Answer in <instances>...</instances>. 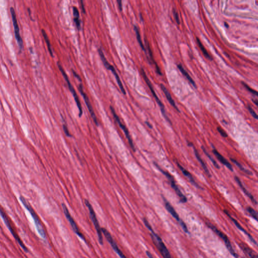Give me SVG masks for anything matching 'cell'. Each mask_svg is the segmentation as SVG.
Wrapping results in <instances>:
<instances>
[{
  "instance_id": "6da1fadb",
  "label": "cell",
  "mask_w": 258,
  "mask_h": 258,
  "mask_svg": "<svg viewBox=\"0 0 258 258\" xmlns=\"http://www.w3.org/2000/svg\"><path fill=\"white\" fill-rule=\"evenodd\" d=\"M143 222L146 227L151 232V236L152 239L153 241L155 244V245L157 246V248L159 250V252H161L162 256L164 258H172L170 254V252L168 251L166 246L165 245L164 242L162 241V240L161 239V237L154 232V231L153 230L152 227L149 223L147 219L144 218Z\"/></svg>"
},
{
  "instance_id": "7a4b0ae2",
  "label": "cell",
  "mask_w": 258,
  "mask_h": 258,
  "mask_svg": "<svg viewBox=\"0 0 258 258\" xmlns=\"http://www.w3.org/2000/svg\"><path fill=\"white\" fill-rule=\"evenodd\" d=\"M19 199L22 204L23 205L25 208L29 212L30 214L32 217L33 219L34 220L37 231L38 233H39V236L42 239H46V235L45 231H44V228L42 226V225L41 220L39 218V217L38 216L37 214V213L35 212L34 209L33 208L32 205L30 204L28 201L23 196H21L20 197Z\"/></svg>"
},
{
  "instance_id": "3957f363",
  "label": "cell",
  "mask_w": 258,
  "mask_h": 258,
  "mask_svg": "<svg viewBox=\"0 0 258 258\" xmlns=\"http://www.w3.org/2000/svg\"><path fill=\"white\" fill-rule=\"evenodd\" d=\"M0 215L3 218L4 222H5L9 230L13 237H14V239L18 242L19 245L20 246L23 250L24 251V252L28 253V250L27 248L25 246L21 239L20 238L18 235L17 234V232L15 230L14 227H13V226H12L10 219H9V218L8 215L6 214V213L5 212V211L4 210V209L2 207L1 205H0Z\"/></svg>"
},
{
  "instance_id": "277c9868",
  "label": "cell",
  "mask_w": 258,
  "mask_h": 258,
  "mask_svg": "<svg viewBox=\"0 0 258 258\" xmlns=\"http://www.w3.org/2000/svg\"><path fill=\"white\" fill-rule=\"evenodd\" d=\"M85 205H86V207L88 209L90 218H91V219H92L93 223L94 224L95 230L97 231V233L98 238V241H99V244H101V245H103V236H102V228H101V226H100V224H99V222L98 221L97 215H96V214H95V211H94V209L93 208L91 204L90 203V202H89L88 200L86 199L85 200Z\"/></svg>"
},
{
  "instance_id": "5b68a950",
  "label": "cell",
  "mask_w": 258,
  "mask_h": 258,
  "mask_svg": "<svg viewBox=\"0 0 258 258\" xmlns=\"http://www.w3.org/2000/svg\"><path fill=\"white\" fill-rule=\"evenodd\" d=\"M57 64L59 70H60V71L61 72L62 74L63 75V77H64V78L65 79L67 83L68 84L70 91L71 92L72 94H73V97H74V98L75 101L76 103V104H77V107L78 108L79 116L80 117H81L82 115H83V110H82L81 102H80V100L79 99V97H78L77 93L76 92L75 89L73 87V86H72V84L71 83L69 79L68 78V76H67L66 73L65 71L63 69V67L59 63H57Z\"/></svg>"
},
{
  "instance_id": "8992f818",
  "label": "cell",
  "mask_w": 258,
  "mask_h": 258,
  "mask_svg": "<svg viewBox=\"0 0 258 258\" xmlns=\"http://www.w3.org/2000/svg\"><path fill=\"white\" fill-rule=\"evenodd\" d=\"M206 224H207L209 228H211V230H212L218 236H219V237H221V239L223 240L226 248H227L231 254L232 255L233 257L237 258L238 257V255L232 248L231 241H230V240H229L226 235L225 233H223V232H222L221 231L218 230L216 227H215V226H213V224H211L210 222H207Z\"/></svg>"
},
{
  "instance_id": "52a82bcc",
  "label": "cell",
  "mask_w": 258,
  "mask_h": 258,
  "mask_svg": "<svg viewBox=\"0 0 258 258\" xmlns=\"http://www.w3.org/2000/svg\"><path fill=\"white\" fill-rule=\"evenodd\" d=\"M98 51L99 56L101 57V59H102V62L104 67L107 68V69L111 71L112 72V73H113V74L115 75V78L116 79L117 81V84H118V85H119L120 89H121V92H122L123 94L126 95V91L125 90V88H124V86H123L122 82L121 80L120 79V77H119V76L117 74V72L116 70L115 69V68H114L112 65H111L110 63H108V62L107 61V60L106 59V57L104 56V54H103V52L102 51V49H101V48H98Z\"/></svg>"
},
{
  "instance_id": "ba28073f",
  "label": "cell",
  "mask_w": 258,
  "mask_h": 258,
  "mask_svg": "<svg viewBox=\"0 0 258 258\" xmlns=\"http://www.w3.org/2000/svg\"><path fill=\"white\" fill-rule=\"evenodd\" d=\"M141 71V74H142V76L143 77L144 79L145 82H146V84H147L149 88L150 89V91H151V93H152V94L153 95V97L155 98L157 103L159 105V107L161 108V111L162 113V115H163L164 117L166 118V120L167 121H168V122L171 123L170 120L168 119V117H167L166 115V111H165V107H164V104L159 99V98L158 97L157 95H156L155 91H154L152 84L151 82H150V80L148 78L147 76L146 75L145 71H144V70L143 68H142Z\"/></svg>"
},
{
  "instance_id": "9c48e42d",
  "label": "cell",
  "mask_w": 258,
  "mask_h": 258,
  "mask_svg": "<svg viewBox=\"0 0 258 258\" xmlns=\"http://www.w3.org/2000/svg\"><path fill=\"white\" fill-rule=\"evenodd\" d=\"M62 208H63V212H64V214L65 215L67 219H68V221L69 222L71 226L72 227V229L73 231H74L75 233L79 236L82 240H84V241H86L85 240V236H84V235L81 233V231H80L79 228L78 226H77V224L75 221L74 219H73L72 216L70 213L69 211L68 210V208L67 207L66 205L65 204H62Z\"/></svg>"
},
{
  "instance_id": "30bf717a",
  "label": "cell",
  "mask_w": 258,
  "mask_h": 258,
  "mask_svg": "<svg viewBox=\"0 0 258 258\" xmlns=\"http://www.w3.org/2000/svg\"><path fill=\"white\" fill-rule=\"evenodd\" d=\"M102 234L104 235V236L109 242V244L111 245V246L112 247L114 251L118 255L119 257L121 258H127L126 256L124 254V253L120 250L116 242L115 241V240H113L112 236L108 231V230L103 227V228H102Z\"/></svg>"
},
{
  "instance_id": "8fae6325",
  "label": "cell",
  "mask_w": 258,
  "mask_h": 258,
  "mask_svg": "<svg viewBox=\"0 0 258 258\" xmlns=\"http://www.w3.org/2000/svg\"><path fill=\"white\" fill-rule=\"evenodd\" d=\"M110 109H111V112H112V115H113V117H114L115 120L116 121L117 124H119L120 128H121V129L123 130V131H124V133H125V134L126 137L127 139H128L129 144L130 145L131 148L133 149V151L135 152V151H136L135 147L134 145V144H133V140H132V138L131 137L130 134V133H129L128 129H127V128L125 125H124L123 123H122L120 118H119V116H117L113 107H112V106H110Z\"/></svg>"
},
{
  "instance_id": "7c38bea8",
  "label": "cell",
  "mask_w": 258,
  "mask_h": 258,
  "mask_svg": "<svg viewBox=\"0 0 258 258\" xmlns=\"http://www.w3.org/2000/svg\"><path fill=\"white\" fill-rule=\"evenodd\" d=\"M10 13L11 16H12V22H13V26L14 28L15 38H16V41L19 46L20 48L22 49L23 47V42L20 34L19 27L18 23L17 22V18H16V13L13 7L10 8Z\"/></svg>"
},
{
  "instance_id": "4fadbf2b",
  "label": "cell",
  "mask_w": 258,
  "mask_h": 258,
  "mask_svg": "<svg viewBox=\"0 0 258 258\" xmlns=\"http://www.w3.org/2000/svg\"><path fill=\"white\" fill-rule=\"evenodd\" d=\"M164 200V205H165V207L167 210L168 211V212L170 213L171 215H172V216L175 218L178 222H179L180 225L181 226V227L183 228L185 232L186 233H189V231H188V227H186L185 223H184L181 219H180V217H179V214H177L176 211L175 210V209L173 208V207L171 206V205L167 201L166 199L163 198Z\"/></svg>"
},
{
  "instance_id": "5bb4252c",
  "label": "cell",
  "mask_w": 258,
  "mask_h": 258,
  "mask_svg": "<svg viewBox=\"0 0 258 258\" xmlns=\"http://www.w3.org/2000/svg\"><path fill=\"white\" fill-rule=\"evenodd\" d=\"M78 89L80 92L82 97H83L84 99L86 106H87V107L88 109L89 112H90V115H91V116H92L93 121H94V123H95V124H96L97 126H98L97 119L95 112H94L93 109L91 102H90V101H89V99L86 93L84 91L83 87V86H82L81 84H80L79 85Z\"/></svg>"
},
{
  "instance_id": "9a60e30c",
  "label": "cell",
  "mask_w": 258,
  "mask_h": 258,
  "mask_svg": "<svg viewBox=\"0 0 258 258\" xmlns=\"http://www.w3.org/2000/svg\"><path fill=\"white\" fill-rule=\"evenodd\" d=\"M165 176L170 181V182H171V188L174 190L175 192L176 193V194L178 196L181 202H182L183 203H186L187 202L186 197L183 194V193L181 192V191L180 190L179 187L176 185V183L175 182V180H174L173 176H172V175H171L169 172H168V173L166 174Z\"/></svg>"
},
{
  "instance_id": "2e32d148",
  "label": "cell",
  "mask_w": 258,
  "mask_h": 258,
  "mask_svg": "<svg viewBox=\"0 0 258 258\" xmlns=\"http://www.w3.org/2000/svg\"><path fill=\"white\" fill-rule=\"evenodd\" d=\"M176 165H177V166L179 167V169L181 171V172H182V173L184 174V176H186V177L188 178V180H189V181H190V183H191L193 186H196V188L201 189L200 186H199L198 184H197V183L195 181L194 179V177H193L192 175H191V173L190 172H189L187 170L185 169V168L183 167V166H181V164L178 162L176 161Z\"/></svg>"
},
{
  "instance_id": "e0dca14e",
  "label": "cell",
  "mask_w": 258,
  "mask_h": 258,
  "mask_svg": "<svg viewBox=\"0 0 258 258\" xmlns=\"http://www.w3.org/2000/svg\"><path fill=\"white\" fill-rule=\"evenodd\" d=\"M212 151L213 154L215 155L218 160L221 162L222 164L226 166L227 168H228V170H230L231 171H233V168L232 167V165L229 162V161L226 158H225L216 149L214 148L213 149Z\"/></svg>"
},
{
  "instance_id": "ac0fdd59",
  "label": "cell",
  "mask_w": 258,
  "mask_h": 258,
  "mask_svg": "<svg viewBox=\"0 0 258 258\" xmlns=\"http://www.w3.org/2000/svg\"><path fill=\"white\" fill-rule=\"evenodd\" d=\"M224 212L226 214L227 216H228L229 217H230V219L231 220V221H233V223H235V225L237 227V228H239V230H241V231H242V232H244V233H245L246 235H247L248 236V237H249V239L250 240L253 242V243H254L255 245H257V243L256 241L254 239H253V237H252L251 236L249 233H248L246 231L245 229H244L243 227H242V226H241L240 225V223L237 221L235 219V218H233V217L231 216V215H230V213H228V211H227V210H224Z\"/></svg>"
},
{
  "instance_id": "d6986e66",
  "label": "cell",
  "mask_w": 258,
  "mask_h": 258,
  "mask_svg": "<svg viewBox=\"0 0 258 258\" xmlns=\"http://www.w3.org/2000/svg\"><path fill=\"white\" fill-rule=\"evenodd\" d=\"M235 180H236V183H237V184L239 185V186H240V187H241V188L242 191H243L244 193L246 195V196H248L249 198L252 201V202H253V203L255 204V205H257V201L256 200L254 197H253V196L251 194V193H250V192H249L246 189L245 187L244 186L243 184H242V183H241V181L240 180V178H239V177H237V176H236L235 177Z\"/></svg>"
},
{
  "instance_id": "ffe728a7",
  "label": "cell",
  "mask_w": 258,
  "mask_h": 258,
  "mask_svg": "<svg viewBox=\"0 0 258 258\" xmlns=\"http://www.w3.org/2000/svg\"><path fill=\"white\" fill-rule=\"evenodd\" d=\"M160 85H161V89L163 91V92L164 93V94L166 95V97L167 99L168 100V102L171 103V105L177 112H180V110H179V108L177 107L176 104L175 103V101L172 99V97H171V95L170 92H168L166 88L165 87V86H164L163 84H161Z\"/></svg>"
},
{
  "instance_id": "44dd1931",
  "label": "cell",
  "mask_w": 258,
  "mask_h": 258,
  "mask_svg": "<svg viewBox=\"0 0 258 258\" xmlns=\"http://www.w3.org/2000/svg\"><path fill=\"white\" fill-rule=\"evenodd\" d=\"M192 147H193V148H194V153L195 154L196 157L197 158V160H198V161L199 162V163L201 164V166H202L203 169L204 170L205 172H206V174L210 177V176H211V175H210V171H209L207 167L206 166V163H205L203 160L202 159L201 156H200L199 153L198 151L196 150V149L194 147V145H193Z\"/></svg>"
},
{
  "instance_id": "7402d4cb",
  "label": "cell",
  "mask_w": 258,
  "mask_h": 258,
  "mask_svg": "<svg viewBox=\"0 0 258 258\" xmlns=\"http://www.w3.org/2000/svg\"><path fill=\"white\" fill-rule=\"evenodd\" d=\"M177 66L180 71L183 74V75L188 80V81L190 82L192 84V85L193 86H194L195 87L197 88L195 82L193 80V79L191 78L190 76L189 75L188 72H186V71L184 69L183 66L181 65V64H179V65H177Z\"/></svg>"
},
{
  "instance_id": "603a6c76",
  "label": "cell",
  "mask_w": 258,
  "mask_h": 258,
  "mask_svg": "<svg viewBox=\"0 0 258 258\" xmlns=\"http://www.w3.org/2000/svg\"><path fill=\"white\" fill-rule=\"evenodd\" d=\"M145 43H146V46H147V47L148 50L149 51V55H150L151 60H152V61L155 64V68H156V70L157 73L158 74L160 75H162L161 71L159 66H158L157 64V63L155 62V61H154V58L153 57L152 52V51H151L150 46H149V44L147 40H146V39L145 40Z\"/></svg>"
},
{
  "instance_id": "cb8c5ba5",
  "label": "cell",
  "mask_w": 258,
  "mask_h": 258,
  "mask_svg": "<svg viewBox=\"0 0 258 258\" xmlns=\"http://www.w3.org/2000/svg\"><path fill=\"white\" fill-rule=\"evenodd\" d=\"M242 250L244 251V252L248 256V257L250 258H258V256L257 255L252 251L251 249L248 248L245 246L242 245L241 246Z\"/></svg>"
},
{
  "instance_id": "d4e9b609",
  "label": "cell",
  "mask_w": 258,
  "mask_h": 258,
  "mask_svg": "<svg viewBox=\"0 0 258 258\" xmlns=\"http://www.w3.org/2000/svg\"><path fill=\"white\" fill-rule=\"evenodd\" d=\"M42 32L43 38H44V40H45V42H46L47 45V48H48V51L50 52V55L52 57H53V52H52V46H51L50 39L48 38V36H47V33L45 32V30L42 29Z\"/></svg>"
},
{
  "instance_id": "484cf974",
  "label": "cell",
  "mask_w": 258,
  "mask_h": 258,
  "mask_svg": "<svg viewBox=\"0 0 258 258\" xmlns=\"http://www.w3.org/2000/svg\"><path fill=\"white\" fill-rule=\"evenodd\" d=\"M230 159H231V161L235 165H236V166L240 168V170H241V171H242V172H245V173H246L247 175H250V176L253 175V173H252L250 171H249V170L244 168L243 166H242L239 162L237 161L236 160L233 159V158H231Z\"/></svg>"
},
{
  "instance_id": "4316f807",
  "label": "cell",
  "mask_w": 258,
  "mask_h": 258,
  "mask_svg": "<svg viewBox=\"0 0 258 258\" xmlns=\"http://www.w3.org/2000/svg\"><path fill=\"white\" fill-rule=\"evenodd\" d=\"M134 27L135 32L136 34L137 41L138 42L140 46L141 47L142 50L144 51L145 52H146V49H145V47L144 46L143 43L142 42V39H141V35H140V33L139 29L138 27L137 26H136V25H134Z\"/></svg>"
},
{
  "instance_id": "83f0119b",
  "label": "cell",
  "mask_w": 258,
  "mask_h": 258,
  "mask_svg": "<svg viewBox=\"0 0 258 258\" xmlns=\"http://www.w3.org/2000/svg\"><path fill=\"white\" fill-rule=\"evenodd\" d=\"M196 39H197V43H198V44L199 47L201 49V51H202V52H203V55H204L205 57H207V59H210V60H212V59L211 57H210V55H209L208 52L206 50V48H205L204 47L201 41L200 40L199 38L198 37H196Z\"/></svg>"
},
{
  "instance_id": "f1b7e54d",
  "label": "cell",
  "mask_w": 258,
  "mask_h": 258,
  "mask_svg": "<svg viewBox=\"0 0 258 258\" xmlns=\"http://www.w3.org/2000/svg\"><path fill=\"white\" fill-rule=\"evenodd\" d=\"M201 148H202V150L203 151L205 155L208 157L209 159H210V161H211V162H212L213 164L214 165V166L216 167V168H218V169H219L220 168V167H219V165L218 164V163H217V162L214 160L213 158L211 156V155L209 154L208 152L206 150V148L204 147L203 146H201Z\"/></svg>"
},
{
  "instance_id": "f546056e",
  "label": "cell",
  "mask_w": 258,
  "mask_h": 258,
  "mask_svg": "<svg viewBox=\"0 0 258 258\" xmlns=\"http://www.w3.org/2000/svg\"><path fill=\"white\" fill-rule=\"evenodd\" d=\"M247 210H248V212L252 216V217H253L254 219H255L256 221L258 220V214H257V212L253 208L251 207H249L247 208Z\"/></svg>"
},
{
  "instance_id": "4dcf8cb0",
  "label": "cell",
  "mask_w": 258,
  "mask_h": 258,
  "mask_svg": "<svg viewBox=\"0 0 258 258\" xmlns=\"http://www.w3.org/2000/svg\"><path fill=\"white\" fill-rule=\"evenodd\" d=\"M241 83L242 84V85L245 86V87L249 92L252 93V94H254V95H256V96H258V94L257 91H256V90H254L253 89L251 88L250 86H248V84H246L245 82H241Z\"/></svg>"
},
{
  "instance_id": "1f68e13d",
  "label": "cell",
  "mask_w": 258,
  "mask_h": 258,
  "mask_svg": "<svg viewBox=\"0 0 258 258\" xmlns=\"http://www.w3.org/2000/svg\"><path fill=\"white\" fill-rule=\"evenodd\" d=\"M217 130L218 132H219V134L221 135L222 137H224V138L228 137V135L227 134L226 132H225V131L222 128H221L220 127H218L217 128Z\"/></svg>"
},
{
  "instance_id": "d6a6232c",
  "label": "cell",
  "mask_w": 258,
  "mask_h": 258,
  "mask_svg": "<svg viewBox=\"0 0 258 258\" xmlns=\"http://www.w3.org/2000/svg\"><path fill=\"white\" fill-rule=\"evenodd\" d=\"M248 108L249 112H250L251 114V115L253 116V117L257 120V119H258V116L256 112H255V111L253 110L251 106H248Z\"/></svg>"
},
{
  "instance_id": "836d02e7",
  "label": "cell",
  "mask_w": 258,
  "mask_h": 258,
  "mask_svg": "<svg viewBox=\"0 0 258 258\" xmlns=\"http://www.w3.org/2000/svg\"><path fill=\"white\" fill-rule=\"evenodd\" d=\"M74 21L76 25L77 26V28L79 30L81 28V22L80 20L79 17H74Z\"/></svg>"
},
{
  "instance_id": "e575fe53",
  "label": "cell",
  "mask_w": 258,
  "mask_h": 258,
  "mask_svg": "<svg viewBox=\"0 0 258 258\" xmlns=\"http://www.w3.org/2000/svg\"><path fill=\"white\" fill-rule=\"evenodd\" d=\"M173 15H174V17H175V19L176 20V23H177L178 24H180V18H179V14H178V13L176 12V10L175 9H173Z\"/></svg>"
},
{
  "instance_id": "d590c367",
  "label": "cell",
  "mask_w": 258,
  "mask_h": 258,
  "mask_svg": "<svg viewBox=\"0 0 258 258\" xmlns=\"http://www.w3.org/2000/svg\"><path fill=\"white\" fill-rule=\"evenodd\" d=\"M63 127L64 133L66 135L67 137H72V135H71V134L70 133L69 131V130H68V128H67V126L65 125H64L63 126Z\"/></svg>"
},
{
  "instance_id": "8d00e7d4",
  "label": "cell",
  "mask_w": 258,
  "mask_h": 258,
  "mask_svg": "<svg viewBox=\"0 0 258 258\" xmlns=\"http://www.w3.org/2000/svg\"><path fill=\"white\" fill-rule=\"evenodd\" d=\"M73 15L74 17H79V12L78 10L76 7H74L73 8Z\"/></svg>"
},
{
  "instance_id": "74e56055",
  "label": "cell",
  "mask_w": 258,
  "mask_h": 258,
  "mask_svg": "<svg viewBox=\"0 0 258 258\" xmlns=\"http://www.w3.org/2000/svg\"><path fill=\"white\" fill-rule=\"evenodd\" d=\"M72 71H73V74L74 75L75 77H76L80 81H81L82 80H81V77H80V76L75 71L72 70Z\"/></svg>"
},
{
  "instance_id": "f35d334b",
  "label": "cell",
  "mask_w": 258,
  "mask_h": 258,
  "mask_svg": "<svg viewBox=\"0 0 258 258\" xmlns=\"http://www.w3.org/2000/svg\"><path fill=\"white\" fill-rule=\"evenodd\" d=\"M122 1H119V0H117V3L118 4V5H119V9H120V10L122 11Z\"/></svg>"
},
{
  "instance_id": "ab89813d",
  "label": "cell",
  "mask_w": 258,
  "mask_h": 258,
  "mask_svg": "<svg viewBox=\"0 0 258 258\" xmlns=\"http://www.w3.org/2000/svg\"><path fill=\"white\" fill-rule=\"evenodd\" d=\"M146 255H147V256L149 258H154L153 257L152 255V254L150 253V252H148V251H146Z\"/></svg>"
},
{
  "instance_id": "60d3db41",
  "label": "cell",
  "mask_w": 258,
  "mask_h": 258,
  "mask_svg": "<svg viewBox=\"0 0 258 258\" xmlns=\"http://www.w3.org/2000/svg\"><path fill=\"white\" fill-rule=\"evenodd\" d=\"M81 3L82 11H83V12L84 13H85V8H84V6L83 2L82 1H81Z\"/></svg>"
},
{
  "instance_id": "b9f144b4",
  "label": "cell",
  "mask_w": 258,
  "mask_h": 258,
  "mask_svg": "<svg viewBox=\"0 0 258 258\" xmlns=\"http://www.w3.org/2000/svg\"><path fill=\"white\" fill-rule=\"evenodd\" d=\"M145 123H146V125L149 128H150V129H152V125H151L149 122L146 121L145 122Z\"/></svg>"
},
{
  "instance_id": "7bdbcfd3",
  "label": "cell",
  "mask_w": 258,
  "mask_h": 258,
  "mask_svg": "<svg viewBox=\"0 0 258 258\" xmlns=\"http://www.w3.org/2000/svg\"><path fill=\"white\" fill-rule=\"evenodd\" d=\"M253 102H254V103H255L256 105V106H258V101H257V99H256V100H254V99H253Z\"/></svg>"
},
{
  "instance_id": "ee69618b",
  "label": "cell",
  "mask_w": 258,
  "mask_h": 258,
  "mask_svg": "<svg viewBox=\"0 0 258 258\" xmlns=\"http://www.w3.org/2000/svg\"><path fill=\"white\" fill-rule=\"evenodd\" d=\"M224 24H225V26H226L227 28H228V27H229V25H228V24L226 22H224Z\"/></svg>"
}]
</instances>
